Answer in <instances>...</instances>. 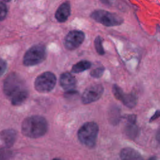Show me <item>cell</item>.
I'll list each match as a JSON object with an SVG mask.
<instances>
[{
  "label": "cell",
  "instance_id": "obj_1",
  "mask_svg": "<svg viewBox=\"0 0 160 160\" xmlns=\"http://www.w3.org/2000/svg\"><path fill=\"white\" fill-rule=\"evenodd\" d=\"M48 131V122L41 116H31L26 118L21 125V132L26 137L38 138L44 136Z\"/></svg>",
  "mask_w": 160,
  "mask_h": 160
},
{
  "label": "cell",
  "instance_id": "obj_17",
  "mask_svg": "<svg viewBox=\"0 0 160 160\" xmlns=\"http://www.w3.org/2000/svg\"><path fill=\"white\" fill-rule=\"evenodd\" d=\"M94 46L97 52L100 55L104 54V50L102 46V39L100 36H98L94 40Z\"/></svg>",
  "mask_w": 160,
  "mask_h": 160
},
{
  "label": "cell",
  "instance_id": "obj_16",
  "mask_svg": "<svg viewBox=\"0 0 160 160\" xmlns=\"http://www.w3.org/2000/svg\"><path fill=\"white\" fill-rule=\"evenodd\" d=\"M91 67V62L86 60H82L75 64L72 67L71 72L73 73H79L89 69Z\"/></svg>",
  "mask_w": 160,
  "mask_h": 160
},
{
  "label": "cell",
  "instance_id": "obj_4",
  "mask_svg": "<svg viewBox=\"0 0 160 160\" xmlns=\"http://www.w3.org/2000/svg\"><path fill=\"white\" fill-rule=\"evenodd\" d=\"M24 89H26L24 82L20 76L16 73H11L4 81V92L11 98Z\"/></svg>",
  "mask_w": 160,
  "mask_h": 160
},
{
  "label": "cell",
  "instance_id": "obj_12",
  "mask_svg": "<svg viewBox=\"0 0 160 160\" xmlns=\"http://www.w3.org/2000/svg\"><path fill=\"white\" fill-rule=\"evenodd\" d=\"M17 134L15 130L12 129H5L0 132V139L4 142L6 148H11L16 141Z\"/></svg>",
  "mask_w": 160,
  "mask_h": 160
},
{
  "label": "cell",
  "instance_id": "obj_23",
  "mask_svg": "<svg viewBox=\"0 0 160 160\" xmlns=\"http://www.w3.org/2000/svg\"><path fill=\"white\" fill-rule=\"evenodd\" d=\"M156 140L160 143V129H159V130L158 131V132L156 133Z\"/></svg>",
  "mask_w": 160,
  "mask_h": 160
},
{
  "label": "cell",
  "instance_id": "obj_25",
  "mask_svg": "<svg viewBox=\"0 0 160 160\" xmlns=\"http://www.w3.org/2000/svg\"><path fill=\"white\" fill-rule=\"evenodd\" d=\"M53 160H60V159H56V158H54V159H53Z\"/></svg>",
  "mask_w": 160,
  "mask_h": 160
},
{
  "label": "cell",
  "instance_id": "obj_7",
  "mask_svg": "<svg viewBox=\"0 0 160 160\" xmlns=\"http://www.w3.org/2000/svg\"><path fill=\"white\" fill-rule=\"evenodd\" d=\"M84 38L85 35L82 31L79 30L71 31L64 38V46L68 50H74L83 42Z\"/></svg>",
  "mask_w": 160,
  "mask_h": 160
},
{
  "label": "cell",
  "instance_id": "obj_9",
  "mask_svg": "<svg viewBox=\"0 0 160 160\" xmlns=\"http://www.w3.org/2000/svg\"><path fill=\"white\" fill-rule=\"evenodd\" d=\"M112 93L114 97L121 101L126 106L132 108L134 107L138 101L137 96L134 93L126 94L123 92L121 88H119L116 84H114L112 88Z\"/></svg>",
  "mask_w": 160,
  "mask_h": 160
},
{
  "label": "cell",
  "instance_id": "obj_21",
  "mask_svg": "<svg viewBox=\"0 0 160 160\" xmlns=\"http://www.w3.org/2000/svg\"><path fill=\"white\" fill-rule=\"evenodd\" d=\"M6 68H7L6 62L3 59H0V76L4 73V72L6 70Z\"/></svg>",
  "mask_w": 160,
  "mask_h": 160
},
{
  "label": "cell",
  "instance_id": "obj_24",
  "mask_svg": "<svg viewBox=\"0 0 160 160\" xmlns=\"http://www.w3.org/2000/svg\"><path fill=\"white\" fill-rule=\"evenodd\" d=\"M148 160H156V157H151V158H149Z\"/></svg>",
  "mask_w": 160,
  "mask_h": 160
},
{
  "label": "cell",
  "instance_id": "obj_20",
  "mask_svg": "<svg viewBox=\"0 0 160 160\" xmlns=\"http://www.w3.org/2000/svg\"><path fill=\"white\" fill-rule=\"evenodd\" d=\"M104 71V68L102 66H101V67H98V68L93 69L92 71H91L90 74L93 78H99L102 76Z\"/></svg>",
  "mask_w": 160,
  "mask_h": 160
},
{
  "label": "cell",
  "instance_id": "obj_14",
  "mask_svg": "<svg viewBox=\"0 0 160 160\" xmlns=\"http://www.w3.org/2000/svg\"><path fill=\"white\" fill-rule=\"evenodd\" d=\"M136 118L135 115L128 116L127 118L128 123L125 128V132L130 138H136L138 132V129L136 125Z\"/></svg>",
  "mask_w": 160,
  "mask_h": 160
},
{
  "label": "cell",
  "instance_id": "obj_13",
  "mask_svg": "<svg viewBox=\"0 0 160 160\" xmlns=\"http://www.w3.org/2000/svg\"><path fill=\"white\" fill-rule=\"evenodd\" d=\"M121 160H143L142 157L138 151L131 148H123L120 152Z\"/></svg>",
  "mask_w": 160,
  "mask_h": 160
},
{
  "label": "cell",
  "instance_id": "obj_8",
  "mask_svg": "<svg viewBox=\"0 0 160 160\" xmlns=\"http://www.w3.org/2000/svg\"><path fill=\"white\" fill-rule=\"evenodd\" d=\"M104 88L101 84H94L88 87L81 96V101L87 104L98 101L102 95Z\"/></svg>",
  "mask_w": 160,
  "mask_h": 160
},
{
  "label": "cell",
  "instance_id": "obj_3",
  "mask_svg": "<svg viewBox=\"0 0 160 160\" xmlns=\"http://www.w3.org/2000/svg\"><path fill=\"white\" fill-rule=\"evenodd\" d=\"M46 56V49L44 45H34L29 48L24 54L23 64L26 66H34L44 61Z\"/></svg>",
  "mask_w": 160,
  "mask_h": 160
},
{
  "label": "cell",
  "instance_id": "obj_18",
  "mask_svg": "<svg viewBox=\"0 0 160 160\" xmlns=\"http://www.w3.org/2000/svg\"><path fill=\"white\" fill-rule=\"evenodd\" d=\"M12 151L8 148H0V160H9L12 156Z\"/></svg>",
  "mask_w": 160,
  "mask_h": 160
},
{
  "label": "cell",
  "instance_id": "obj_15",
  "mask_svg": "<svg viewBox=\"0 0 160 160\" xmlns=\"http://www.w3.org/2000/svg\"><path fill=\"white\" fill-rule=\"evenodd\" d=\"M28 96L29 92L28 90L24 89L11 98V104L14 106L20 105L26 100V99L28 98Z\"/></svg>",
  "mask_w": 160,
  "mask_h": 160
},
{
  "label": "cell",
  "instance_id": "obj_10",
  "mask_svg": "<svg viewBox=\"0 0 160 160\" xmlns=\"http://www.w3.org/2000/svg\"><path fill=\"white\" fill-rule=\"evenodd\" d=\"M71 14V5L69 2H64L62 3L58 8L56 13L55 18L59 22H65Z\"/></svg>",
  "mask_w": 160,
  "mask_h": 160
},
{
  "label": "cell",
  "instance_id": "obj_19",
  "mask_svg": "<svg viewBox=\"0 0 160 160\" xmlns=\"http://www.w3.org/2000/svg\"><path fill=\"white\" fill-rule=\"evenodd\" d=\"M8 11L6 4L2 1H0V21H2L6 18Z\"/></svg>",
  "mask_w": 160,
  "mask_h": 160
},
{
  "label": "cell",
  "instance_id": "obj_5",
  "mask_svg": "<svg viewBox=\"0 0 160 160\" xmlns=\"http://www.w3.org/2000/svg\"><path fill=\"white\" fill-rule=\"evenodd\" d=\"M91 18L95 21L106 26H119L123 22V19L118 14L105 10H96L91 14Z\"/></svg>",
  "mask_w": 160,
  "mask_h": 160
},
{
  "label": "cell",
  "instance_id": "obj_22",
  "mask_svg": "<svg viewBox=\"0 0 160 160\" xmlns=\"http://www.w3.org/2000/svg\"><path fill=\"white\" fill-rule=\"evenodd\" d=\"M159 117H160V110H158L155 112V113L153 114V116L150 118L149 122H152V121H154L155 119H156Z\"/></svg>",
  "mask_w": 160,
  "mask_h": 160
},
{
  "label": "cell",
  "instance_id": "obj_2",
  "mask_svg": "<svg viewBox=\"0 0 160 160\" xmlns=\"http://www.w3.org/2000/svg\"><path fill=\"white\" fill-rule=\"evenodd\" d=\"M98 132L99 127L96 122H87L78 130V139L84 146L92 148L96 144Z\"/></svg>",
  "mask_w": 160,
  "mask_h": 160
},
{
  "label": "cell",
  "instance_id": "obj_6",
  "mask_svg": "<svg viewBox=\"0 0 160 160\" xmlns=\"http://www.w3.org/2000/svg\"><path fill=\"white\" fill-rule=\"evenodd\" d=\"M56 84V77L51 72H44L38 76L34 81V88L39 92H50Z\"/></svg>",
  "mask_w": 160,
  "mask_h": 160
},
{
  "label": "cell",
  "instance_id": "obj_11",
  "mask_svg": "<svg viewBox=\"0 0 160 160\" xmlns=\"http://www.w3.org/2000/svg\"><path fill=\"white\" fill-rule=\"evenodd\" d=\"M59 83L61 86L67 91L72 90L75 88L76 80L70 72H65L61 75Z\"/></svg>",
  "mask_w": 160,
  "mask_h": 160
}]
</instances>
